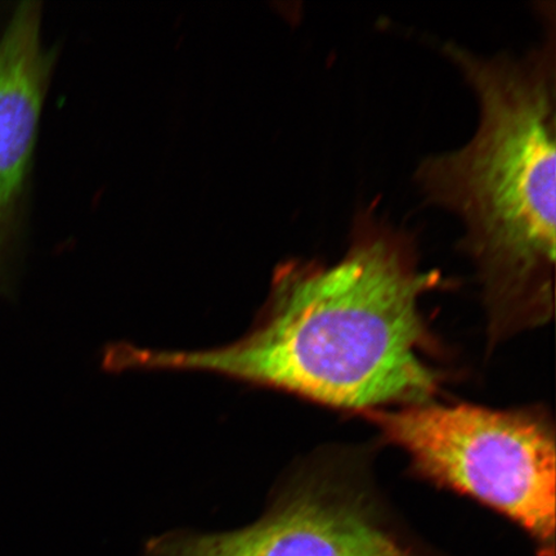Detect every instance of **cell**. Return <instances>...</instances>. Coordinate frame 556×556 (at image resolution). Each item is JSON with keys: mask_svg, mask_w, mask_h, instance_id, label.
<instances>
[{"mask_svg": "<svg viewBox=\"0 0 556 556\" xmlns=\"http://www.w3.org/2000/svg\"><path fill=\"white\" fill-rule=\"evenodd\" d=\"M441 285L438 270L419 268L412 236L367 211L342 260L278 268L266 307L236 342L198 351L116 343L103 364L214 374L356 413L419 405L443 380L426 358L420 312V299Z\"/></svg>", "mask_w": 556, "mask_h": 556, "instance_id": "6da1fadb", "label": "cell"}, {"mask_svg": "<svg viewBox=\"0 0 556 556\" xmlns=\"http://www.w3.org/2000/svg\"><path fill=\"white\" fill-rule=\"evenodd\" d=\"M476 93L475 137L416 172L424 197L460 219V248L482 282L493 336L545 323L555 268V18L513 58L444 50Z\"/></svg>", "mask_w": 556, "mask_h": 556, "instance_id": "7a4b0ae2", "label": "cell"}, {"mask_svg": "<svg viewBox=\"0 0 556 556\" xmlns=\"http://www.w3.org/2000/svg\"><path fill=\"white\" fill-rule=\"evenodd\" d=\"M424 479L477 500L555 551V434L544 414L432 401L364 413Z\"/></svg>", "mask_w": 556, "mask_h": 556, "instance_id": "3957f363", "label": "cell"}, {"mask_svg": "<svg viewBox=\"0 0 556 556\" xmlns=\"http://www.w3.org/2000/svg\"><path fill=\"white\" fill-rule=\"evenodd\" d=\"M143 556H413L361 493L299 478L267 511L227 532L174 530L146 541Z\"/></svg>", "mask_w": 556, "mask_h": 556, "instance_id": "277c9868", "label": "cell"}, {"mask_svg": "<svg viewBox=\"0 0 556 556\" xmlns=\"http://www.w3.org/2000/svg\"><path fill=\"white\" fill-rule=\"evenodd\" d=\"M52 67V53L41 39L40 3H20L0 30V294L17 240Z\"/></svg>", "mask_w": 556, "mask_h": 556, "instance_id": "5b68a950", "label": "cell"}]
</instances>
